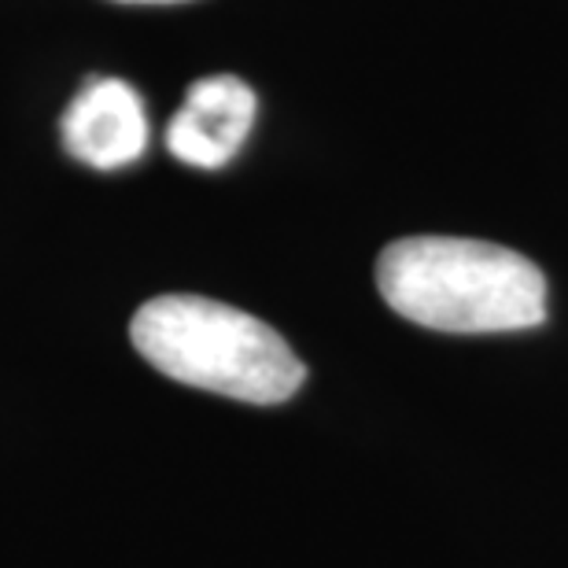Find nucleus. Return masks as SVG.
<instances>
[{
  "label": "nucleus",
  "mask_w": 568,
  "mask_h": 568,
  "mask_svg": "<svg viewBox=\"0 0 568 568\" xmlns=\"http://www.w3.org/2000/svg\"><path fill=\"white\" fill-rule=\"evenodd\" d=\"M63 148L93 170L138 163L148 148V111L133 85L119 78H89L60 119Z\"/></svg>",
  "instance_id": "obj_3"
},
{
  "label": "nucleus",
  "mask_w": 568,
  "mask_h": 568,
  "mask_svg": "<svg viewBox=\"0 0 568 568\" xmlns=\"http://www.w3.org/2000/svg\"><path fill=\"white\" fill-rule=\"evenodd\" d=\"M138 355L189 388L274 406L303 388L306 366L277 328L207 295H155L133 314Z\"/></svg>",
  "instance_id": "obj_2"
},
{
  "label": "nucleus",
  "mask_w": 568,
  "mask_h": 568,
  "mask_svg": "<svg viewBox=\"0 0 568 568\" xmlns=\"http://www.w3.org/2000/svg\"><path fill=\"white\" fill-rule=\"evenodd\" d=\"M377 288L436 333H514L547 322V277L531 258L469 236H403L377 258Z\"/></svg>",
  "instance_id": "obj_1"
},
{
  "label": "nucleus",
  "mask_w": 568,
  "mask_h": 568,
  "mask_svg": "<svg viewBox=\"0 0 568 568\" xmlns=\"http://www.w3.org/2000/svg\"><path fill=\"white\" fill-rule=\"evenodd\" d=\"M255 93L233 74L192 82L185 104L166 126L170 155L196 170H219L241 152L255 126Z\"/></svg>",
  "instance_id": "obj_4"
},
{
  "label": "nucleus",
  "mask_w": 568,
  "mask_h": 568,
  "mask_svg": "<svg viewBox=\"0 0 568 568\" xmlns=\"http://www.w3.org/2000/svg\"><path fill=\"white\" fill-rule=\"evenodd\" d=\"M122 4H178V0H122Z\"/></svg>",
  "instance_id": "obj_5"
}]
</instances>
